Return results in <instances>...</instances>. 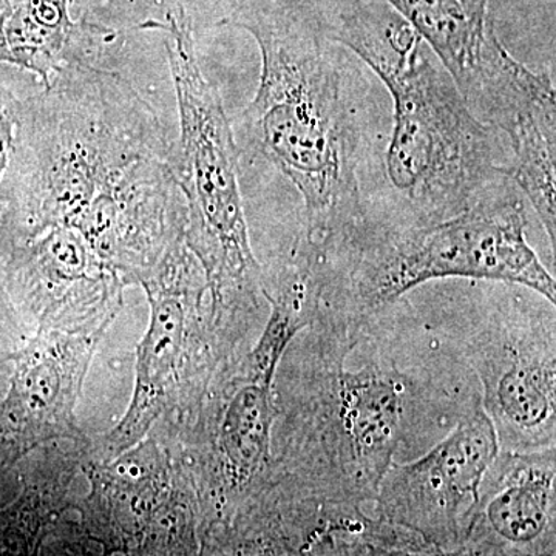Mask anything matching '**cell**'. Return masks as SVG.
Masks as SVG:
<instances>
[{
  "label": "cell",
  "mask_w": 556,
  "mask_h": 556,
  "mask_svg": "<svg viewBox=\"0 0 556 556\" xmlns=\"http://www.w3.org/2000/svg\"><path fill=\"white\" fill-rule=\"evenodd\" d=\"M357 325L321 316L305 328L292 390L276 394L273 467L263 495L288 519L350 529L368 518L404 437L409 386L393 365H346Z\"/></svg>",
  "instance_id": "6da1fadb"
},
{
  "label": "cell",
  "mask_w": 556,
  "mask_h": 556,
  "mask_svg": "<svg viewBox=\"0 0 556 556\" xmlns=\"http://www.w3.org/2000/svg\"><path fill=\"white\" fill-rule=\"evenodd\" d=\"M155 110L118 73L76 62L22 100L0 192V254L174 172Z\"/></svg>",
  "instance_id": "7a4b0ae2"
},
{
  "label": "cell",
  "mask_w": 556,
  "mask_h": 556,
  "mask_svg": "<svg viewBox=\"0 0 556 556\" xmlns=\"http://www.w3.org/2000/svg\"><path fill=\"white\" fill-rule=\"evenodd\" d=\"M230 24L257 40V94L237 118L241 142L269 161L305 201L303 247L327 257L365 223L358 129L340 56L313 22L287 10L249 9Z\"/></svg>",
  "instance_id": "3957f363"
},
{
  "label": "cell",
  "mask_w": 556,
  "mask_h": 556,
  "mask_svg": "<svg viewBox=\"0 0 556 556\" xmlns=\"http://www.w3.org/2000/svg\"><path fill=\"white\" fill-rule=\"evenodd\" d=\"M332 39L353 50L386 84L394 108L387 175L407 204L405 225L455 217L510 178L492 135L455 80L396 11L369 5L343 17Z\"/></svg>",
  "instance_id": "277c9868"
},
{
  "label": "cell",
  "mask_w": 556,
  "mask_h": 556,
  "mask_svg": "<svg viewBox=\"0 0 556 556\" xmlns=\"http://www.w3.org/2000/svg\"><path fill=\"white\" fill-rule=\"evenodd\" d=\"M142 30L166 36L179 110L175 178L186 204L185 241L206 276L212 325L223 357L243 351L265 299V276L252 251L240 190L236 134L222 98L197 56L192 21L182 7Z\"/></svg>",
  "instance_id": "5b68a950"
},
{
  "label": "cell",
  "mask_w": 556,
  "mask_h": 556,
  "mask_svg": "<svg viewBox=\"0 0 556 556\" xmlns=\"http://www.w3.org/2000/svg\"><path fill=\"white\" fill-rule=\"evenodd\" d=\"M506 186L439 222L380 229L364 223L327 255L345 266L321 263L318 314L362 325L419 285L455 277L521 285L555 305V278L527 241L525 203Z\"/></svg>",
  "instance_id": "8992f818"
},
{
  "label": "cell",
  "mask_w": 556,
  "mask_h": 556,
  "mask_svg": "<svg viewBox=\"0 0 556 556\" xmlns=\"http://www.w3.org/2000/svg\"><path fill=\"white\" fill-rule=\"evenodd\" d=\"M149 324L137 348L129 407L84 456L108 460L150 433L179 438L195 419L219 365L225 364L214 325L206 276L185 239L142 274Z\"/></svg>",
  "instance_id": "52a82bcc"
},
{
  "label": "cell",
  "mask_w": 556,
  "mask_h": 556,
  "mask_svg": "<svg viewBox=\"0 0 556 556\" xmlns=\"http://www.w3.org/2000/svg\"><path fill=\"white\" fill-rule=\"evenodd\" d=\"M280 365L241 351L219 365L199 413L178 439L201 519V554H208L273 467Z\"/></svg>",
  "instance_id": "ba28073f"
},
{
  "label": "cell",
  "mask_w": 556,
  "mask_h": 556,
  "mask_svg": "<svg viewBox=\"0 0 556 556\" xmlns=\"http://www.w3.org/2000/svg\"><path fill=\"white\" fill-rule=\"evenodd\" d=\"M80 471L89 492L75 503L76 544L108 555L201 554L199 497L174 441L150 433L108 460L83 450Z\"/></svg>",
  "instance_id": "9c48e42d"
},
{
  "label": "cell",
  "mask_w": 556,
  "mask_h": 556,
  "mask_svg": "<svg viewBox=\"0 0 556 556\" xmlns=\"http://www.w3.org/2000/svg\"><path fill=\"white\" fill-rule=\"evenodd\" d=\"M497 452L495 428L479 401L426 455L388 468L376 518L413 533L430 554L459 555L479 485Z\"/></svg>",
  "instance_id": "30bf717a"
},
{
  "label": "cell",
  "mask_w": 556,
  "mask_h": 556,
  "mask_svg": "<svg viewBox=\"0 0 556 556\" xmlns=\"http://www.w3.org/2000/svg\"><path fill=\"white\" fill-rule=\"evenodd\" d=\"M555 332V308L517 309L486 318L468 342V362L482 387L479 401L501 450L556 445Z\"/></svg>",
  "instance_id": "8fae6325"
},
{
  "label": "cell",
  "mask_w": 556,
  "mask_h": 556,
  "mask_svg": "<svg viewBox=\"0 0 556 556\" xmlns=\"http://www.w3.org/2000/svg\"><path fill=\"white\" fill-rule=\"evenodd\" d=\"M105 331L38 329L0 409V466L53 442L86 441L76 407Z\"/></svg>",
  "instance_id": "7c38bea8"
},
{
  "label": "cell",
  "mask_w": 556,
  "mask_h": 556,
  "mask_svg": "<svg viewBox=\"0 0 556 556\" xmlns=\"http://www.w3.org/2000/svg\"><path fill=\"white\" fill-rule=\"evenodd\" d=\"M5 255L11 283L35 313L39 329L108 331L123 309L126 285L78 230H47Z\"/></svg>",
  "instance_id": "4fadbf2b"
},
{
  "label": "cell",
  "mask_w": 556,
  "mask_h": 556,
  "mask_svg": "<svg viewBox=\"0 0 556 556\" xmlns=\"http://www.w3.org/2000/svg\"><path fill=\"white\" fill-rule=\"evenodd\" d=\"M556 447L501 450L479 485L459 555H555Z\"/></svg>",
  "instance_id": "5bb4252c"
},
{
  "label": "cell",
  "mask_w": 556,
  "mask_h": 556,
  "mask_svg": "<svg viewBox=\"0 0 556 556\" xmlns=\"http://www.w3.org/2000/svg\"><path fill=\"white\" fill-rule=\"evenodd\" d=\"M556 98L554 80L514 60L490 93L478 118L510 139V178L522 189L556 247Z\"/></svg>",
  "instance_id": "9a60e30c"
},
{
  "label": "cell",
  "mask_w": 556,
  "mask_h": 556,
  "mask_svg": "<svg viewBox=\"0 0 556 556\" xmlns=\"http://www.w3.org/2000/svg\"><path fill=\"white\" fill-rule=\"evenodd\" d=\"M118 33L73 21L70 0H0V64L35 73L43 86L76 62H90Z\"/></svg>",
  "instance_id": "2e32d148"
},
{
  "label": "cell",
  "mask_w": 556,
  "mask_h": 556,
  "mask_svg": "<svg viewBox=\"0 0 556 556\" xmlns=\"http://www.w3.org/2000/svg\"><path fill=\"white\" fill-rule=\"evenodd\" d=\"M437 54L470 109L506 56L490 20V0H386Z\"/></svg>",
  "instance_id": "e0dca14e"
},
{
  "label": "cell",
  "mask_w": 556,
  "mask_h": 556,
  "mask_svg": "<svg viewBox=\"0 0 556 556\" xmlns=\"http://www.w3.org/2000/svg\"><path fill=\"white\" fill-rule=\"evenodd\" d=\"M22 100L0 83V192H2L3 179L10 167L16 144L17 123H20ZM2 215V204H0Z\"/></svg>",
  "instance_id": "ac0fdd59"
}]
</instances>
